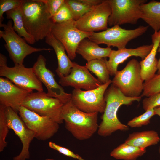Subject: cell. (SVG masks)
Returning a JSON list of instances; mask_svg holds the SVG:
<instances>
[{
    "mask_svg": "<svg viewBox=\"0 0 160 160\" xmlns=\"http://www.w3.org/2000/svg\"><path fill=\"white\" fill-rule=\"evenodd\" d=\"M106 105L102 116V121L97 131L99 135L107 137L117 130L128 131L129 127L122 124L117 117V113L122 105H130L135 101L139 102L142 97H129L125 96L119 89L112 84L104 95Z\"/></svg>",
    "mask_w": 160,
    "mask_h": 160,
    "instance_id": "cell-1",
    "label": "cell"
},
{
    "mask_svg": "<svg viewBox=\"0 0 160 160\" xmlns=\"http://www.w3.org/2000/svg\"><path fill=\"white\" fill-rule=\"evenodd\" d=\"M21 8L25 28L36 41L51 33L54 23L43 0H22Z\"/></svg>",
    "mask_w": 160,
    "mask_h": 160,
    "instance_id": "cell-2",
    "label": "cell"
},
{
    "mask_svg": "<svg viewBox=\"0 0 160 160\" xmlns=\"http://www.w3.org/2000/svg\"><path fill=\"white\" fill-rule=\"evenodd\" d=\"M98 113L83 112L77 108L71 100L63 104L61 117L67 130L76 139L83 140L90 138L97 131Z\"/></svg>",
    "mask_w": 160,
    "mask_h": 160,
    "instance_id": "cell-3",
    "label": "cell"
},
{
    "mask_svg": "<svg viewBox=\"0 0 160 160\" xmlns=\"http://www.w3.org/2000/svg\"><path fill=\"white\" fill-rule=\"evenodd\" d=\"M13 24L11 20L7 24L3 23L0 25L4 30H0V37L5 41L4 47L15 65L23 64L26 57L33 53L52 50L49 48H37L30 45L14 31Z\"/></svg>",
    "mask_w": 160,
    "mask_h": 160,
    "instance_id": "cell-4",
    "label": "cell"
},
{
    "mask_svg": "<svg viewBox=\"0 0 160 160\" xmlns=\"http://www.w3.org/2000/svg\"><path fill=\"white\" fill-rule=\"evenodd\" d=\"M143 81L140 63L132 59L123 69L118 71L112 80V84L118 87L125 96L137 97L140 96L143 92Z\"/></svg>",
    "mask_w": 160,
    "mask_h": 160,
    "instance_id": "cell-5",
    "label": "cell"
},
{
    "mask_svg": "<svg viewBox=\"0 0 160 160\" xmlns=\"http://www.w3.org/2000/svg\"><path fill=\"white\" fill-rule=\"evenodd\" d=\"M0 76L6 77L13 84L31 92L33 90L43 92L42 84L35 74L33 67L26 68L24 65L9 67L6 57L0 54Z\"/></svg>",
    "mask_w": 160,
    "mask_h": 160,
    "instance_id": "cell-6",
    "label": "cell"
},
{
    "mask_svg": "<svg viewBox=\"0 0 160 160\" xmlns=\"http://www.w3.org/2000/svg\"><path fill=\"white\" fill-rule=\"evenodd\" d=\"M148 26H140L134 29H126L115 25L99 32H92L88 38L97 44H104L108 47H116L118 49L126 48L131 40L144 33Z\"/></svg>",
    "mask_w": 160,
    "mask_h": 160,
    "instance_id": "cell-7",
    "label": "cell"
},
{
    "mask_svg": "<svg viewBox=\"0 0 160 160\" xmlns=\"http://www.w3.org/2000/svg\"><path fill=\"white\" fill-rule=\"evenodd\" d=\"M63 103L43 92L30 93L22 106L43 116L49 117L59 124L63 123L61 113Z\"/></svg>",
    "mask_w": 160,
    "mask_h": 160,
    "instance_id": "cell-8",
    "label": "cell"
},
{
    "mask_svg": "<svg viewBox=\"0 0 160 160\" xmlns=\"http://www.w3.org/2000/svg\"><path fill=\"white\" fill-rule=\"evenodd\" d=\"M111 83V80L108 83L91 90L74 89L71 93V100L77 108L84 112L103 113L106 105L105 94Z\"/></svg>",
    "mask_w": 160,
    "mask_h": 160,
    "instance_id": "cell-9",
    "label": "cell"
},
{
    "mask_svg": "<svg viewBox=\"0 0 160 160\" xmlns=\"http://www.w3.org/2000/svg\"><path fill=\"white\" fill-rule=\"evenodd\" d=\"M51 33L63 45L71 60L76 57V50L81 42L88 38L92 33L78 29L74 20L54 23Z\"/></svg>",
    "mask_w": 160,
    "mask_h": 160,
    "instance_id": "cell-10",
    "label": "cell"
},
{
    "mask_svg": "<svg viewBox=\"0 0 160 160\" xmlns=\"http://www.w3.org/2000/svg\"><path fill=\"white\" fill-rule=\"evenodd\" d=\"M111 13L108 20L110 26L125 24H135L141 18L140 5L146 0H108Z\"/></svg>",
    "mask_w": 160,
    "mask_h": 160,
    "instance_id": "cell-11",
    "label": "cell"
},
{
    "mask_svg": "<svg viewBox=\"0 0 160 160\" xmlns=\"http://www.w3.org/2000/svg\"><path fill=\"white\" fill-rule=\"evenodd\" d=\"M18 113L27 127L34 132L35 138L38 140H46L58 130L59 124L49 117L41 116L23 106L20 107Z\"/></svg>",
    "mask_w": 160,
    "mask_h": 160,
    "instance_id": "cell-12",
    "label": "cell"
},
{
    "mask_svg": "<svg viewBox=\"0 0 160 160\" xmlns=\"http://www.w3.org/2000/svg\"><path fill=\"white\" fill-rule=\"evenodd\" d=\"M111 13L108 0H103L75 21L76 26L80 30L88 32L105 30L108 28V20Z\"/></svg>",
    "mask_w": 160,
    "mask_h": 160,
    "instance_id": "cell-13",
    "label": "cell"
},
{
    "mask_svg": "<svg viewBox=\"0 0 160 160\" xmlns=\"http://www.w3.org/2000/svg\"><path fill=\"white\" fill-rule=\"evenodd\" d=\"M46 59L42 55H39L32 67L37 78L46 87L47 94L57 99L63 104L71 100V94L65 92L55 81V74L46 67Z\"/></svg>",
    "mask_w": 160,
    "mask_h": 160,
    "instance_id": "cell-14",
    "label": "cell"
},
{
    "mask_svg": "<svg viewBox=\"0 0 160 160\" xmlns=\"http://www.w3.org/2000/svg\"><path fill=\"white\" fill-rule=\"evenodd\" d=\"M5 113L9 129L13 130L19 137L22 148L20 154L13 158V160H25L30 157L29 151L31 142L35 138L34 132L26 125L17 112L10 107H6Z\"/></svg>",
    "mask_w": 160,
    "mask_h": 160,
    "instance_id": "cell-15",
    "label": "cell"
},
{
    "mask_svg": "<svg viewBox=\"0 0 160 160\" xmlns=\"http://www.w3.org/2000/svg\"><path fill=\"white\" fill-rule=\"evenodd\" d=\"M60 78L59 83L62 86H71L74 89L91 90L103 84L91 74L85 66L75 62L69 74Z\"/></svg>",
    "mask_w": 160,
    "mask_h": 160,
    "instance_id": "cell-16",
    "label": "cell"
},
{
    "mask_svg": "<svg viewBox=\"0 0 160 160\" xmlns=\"http://www.w3.org/2000/svg\"><path fill=\"white\" fill-rule=\"evenodd\" d=\"M31 92L15 85L7 79L0 78V105L18 113L20 107Z\"/></svg>",
    "mask_w": 160,
    "mask_h": 160,
    "instance_id": "cell-17",
    "label": "cell"
},
{
    "mask_svg": "<svg viewBox=\"0 0 160 160\" xmlns=\"http://www.w3.org/2000/svg\"><path fill=\"white\" fill-rule=\"evenodd\" d=\"M153 45L152 43L134 49L126 48L116 50H112L108 60H106V61L110 75L114 76L118 71L119 65L130 57H139L142 60L144 59L151 51Z\"/></svg>",
    "mask_w": 160,
    "mask_h": 160,
    "instance_id": "cell-18",
    "label": "cell"
},
{
    "mask_svg": "<svg viewBox=\"0 0 160 160\" xmlns=\"http://www.w3.org/2000/svg\"><path fill=\"white\" fill-rule=\"evenodd\" d=\"M151 39L153 45L151 51L144 59L139 62L141 77L145 81L151 79L158 70V60L156 56L160 44V30L154 32L151 35Z\"/></svg>",
    "mask_w": 160,
    "mask_h": 160,
    "instance_id": "cell-19",
    "label": "cell"
},
{
    "mask_svg": "<svg viewBox=\"0 0 160 160\" xmlns=\"http://www.w3.org/2000/svg\"><path fill=\"white\" fill-rule=\"evenodd\" d=\"M46 43L52 47L56 55L58 67L55 70L59 78L68 75L73 67L72 62L65 52V49L61 42L56 39L52 33L45 38Z\"/></svg>",
    "mask_w": 160,
    "mask_h": 160,
    "instance_id": "cell-20",
    "label": "cell"
},
{
    "mask_svg": "<svg viewBox=\"0 0 160 160\" xmlns=\"http://www.w3.org/2000/svg\"><path fill=\"white\" fill-rule=\"evenodd\" d=\"M112 50L110 47H100L97 43L85 39L79 44L76 53L88 62L109 57Z\"/></svg>",
    "mask_w": 160,
    "mask_h": 160,
    "instance_id": "cell-21",
    "label": "cell"
},
{
    "mask_svg": "<svg viewBox=\"0 0 160 160\" xmlns=\"http://www.w3.org/2000/svg\"><path fill=\"white\" fill-rule=\"evenodd\" d=\"M160 141L157 132L154 130L134 132L129 134L124 143L140 148L157 145Z\"/></svg>",
    "mask_w": 160,
    "mask_h": 160,
    "instance_id": "cell-22",
    "label": "cell"
},
{
    "mask_svg": "<svg viewBox=\"0 0 160 160\" xmlns=\"http://www.w3.org/2000/svg\"><path fill=\"white\" fill-rule=\"evenodd\" d=\"M141 18L153 30H160V2L153 0L140 6Z\"/></svg>",
    "mask_w": 160,
    "mask_h": 160,
    "instance_id": "cell-23",
    "label": "cell"
},
{
    "mask_svg": "<svg viewBox=\"0 0 160 160\" xmlns=\"http://www.w3.org/2000/svg\"><path fill=\"white\" fill-rule=\"evenodd\" d=\"M21 6L6 12V17L8 19L12 20L13 28L20 36L23 37L28 43L33 44L36 41L25 28L23 21Z\"/></svg>",
    "mask_w": 160,
    "mask_h": 160,
    "instance_id": "cell-24",
    "label": "cell"
},
{
    "mask_svg": "<svg viewBox=\"0 0 160 160\" xmlns=\"http://www.w3.org/2000/svg\"><path fill=\"white\" fill-rule=\"evenodd\" d=\"M145 148H140L124 143L114 148L110 153L111 156L117 159L136 160L146 152Z\"/></svg>",
    "mask_w": 160,
    "mask_h": 160,
    "instance_id": "cell-25",
    "label": "cell"
},
{
    "mask_svg": "<svg viewBox=\"0 0 160 160\" xmlns=\"http://www.w3.org/2000/svg\"><path fill=\"white\" fill-rule=\"evenodd\" d=\"M75 21L81 18L93 6L99 3L98 0H65Z\"/></svg>",
    "mask_w": 160,
    "mask_h": 160,
    "instance_id": "cell-26",
    "label": "cell"
},
{
    "mask_svg": "<svg viewBox=\"0 0 160 160\" xmlns=\"http://www.w3.org/2000/svg\"><path fill=\"white\" fill-rule=\"evenodd\" d=\"M106 59H95L87 62L85 66L93 73L103 84L108 83L111 79L106 64Z\"/></svg>",
    "mask_w": 160,
    "mask_h": 160,
    "instance_id": "cell-27",
    "label": "cell"
},
{
    "mask_svg": "<svg viewBox=\"0 0 160 160\" xmlns=\"http://www.w3.org/2000/svg\"><path fill=\"white\" fill-rule=\"evenodd\" d=\"M160 92V73L155 74L151 79L145 81L141 97H149Z\"/></svg>",
    "mask_w": 160,
    "mask_h": 160,
    "instance_id": "cell-28",
    "label": "cell"
},
{
    "mask_svg": "<svg viewBox=\"0 0 160 160\" xmlns=\"http://www.w3.org/2000/svg\"><path fill=\"white\" fill-rule=\"evenodd\" d=\"M6 107L0 105V152L2 151L7 143L6 138L9 129L6 119L5 109Z\"/></svg>",
    "mask_w": 160,
    "mask_h": 160,
    "instance_id": "cell-29",
    "label": "cell"
},
{
    "mask_svg": "<svg viewBox=\"0 0 160 160\" xmlns=\"http://www.w3.org/2000/svg\"><path fill=\"white\" fill-rule=\"evenodd\" d=\"M155 115L154 109H150L129 121L127 125L131 128H136L147 125L150 123L151 118Z\"/></svg>",
    "mask_w": 160,
    "mask_h": 160,
    "instance_id": "cell-30",
    "label": "cell"
},
{
    "mask_svg": "<svg viewBox=\"0 0 160 160\" xmlns=\"http://www.w3.org/2000/svg\"><path fill=\"white\" fill-rule=\"evenodd\" d=\"M54 23H60L73 20L71 12L65 2L52 17Z\"/></svg>",
    "mask_w": 160,
    "mask_h": 160,
    "instance_id": "cell-31",
    "label": "cell"
},
{
    "mask_svg": "<svg viewBox=\"0 0 160 160\" xmlns=\"http://www.w3.org/2000/svg\"><path fill=\"white\" fill-rule=\"evenodd\" d=\"M22 0H0V25L4 20L3 14L5 12L22 5Z\"/></svg>",
    "mask_w": 160,
    "mask_h": 160,
    "instance_id": "cell-32",
    "label": "cell"
},
{
    "mask_svg": "<svg viewBox=\"0 0 160 160\" xmlns=\"http://www.w3.org/2000/svg\"><path fill=\"white\" fill-rule=\"evenodd\" d=\"M143 109L146 111L160 106V92L149 97L142 101Z\"/></svg>",
    "mask_w": 160,
    "mask_h": 160,
    "instance_id": "cell-33",
    "label": "cell"
},
{
    "mask_svg": "<svg viewBox=\"0 0 160 160\" xmlns=\"http://www.w3.org/2000/svg\"><path fill=\"white\" fill-rule=\"evenodd\" d=\"M49 146L51 148L57 151L60 153L66 156L79 160L83 159L79 155L74 153L68 148L59 145L52 142L50 141L49 143Z\"/></svg>",
    "mask_w": 160,
    "mask_h": 160,
    "instance_id": "cell-34",
    "label": "cell"
},
{
    "mask_svg": "<svg viewBox=\"0 0 160 160\" xmlns=\"http://www.w3.org/2000/svg\"><path fill=\"white\" fill-rule=\"evenodd\" d=\"M52 17L65 2V0H43Z\"/></svg>",
    "mask_w": 160,
    "mask_h": 160,
    "instance_id": "cell-35",
    "label": "cell"
},
{
    "mask_svg": "<svg viewBox=\"0 0 160 160\" xmlns=\"http://www.w3.org/2000/svg\"><path fill=\"white\" fill-rule=\"evenodd\" d=\"M157 52H160V44L159 46ZM159 73H160V57L158 61V70L157 74Z\"/></svg>",
    "mask_w": 160,
    "mask_h": 160,
    "instance_id": "cell-36",
    "label": "cell"
},
{
    "mask_svg": "<svg viewBox=\"0 0 160 160\" xmlns=\"http://www.w3.org/2000/svg\"><path fill=\"white\" fill-rule=\"evenodd\" d=\"M154 109L155 115H157L160 117V106Z\"/></svg>",
    "mask_w": 160,
    "mask_h": 160,
    "instance_id": "cell-37",
    "label": "cell"
},
{
    "mask_svg": "<svg viewBox=\"0 0 160 160\" xmlns=\"http://www.w3.org/2000/svg\"><path fill=\"white\" fill-rule=\"evenodd\" d=\"M45 160H55L52 159H46Z\"/></svg>",
    "mask_w": 160,
    "mask_h": 160,
    "instance_id": "cell-38",
    "label": "cell"
},
{
    "mask_svg": "<svg viewBox=\"0 0 160 160\" xmlns=\"http://www.w3.org/2000/svg\"><path fill=\"white\" fill-rule=\"evenodd\" d=\"M158 151H159V155L160 156V147L158 149Z\"/></svg>",
    "mask_w": 160,
    "mask_h": 160,
    "instance_id": "cell-39",
    "label": "cell"
},
{
    "mask_svg": "<svg viewBox=\"0 0 160 160\" xmlns=\"http://www.w3.org/2000/svg\"><path fill=\"white\" fill-rule=\"evenodd\" d=\"M82 160H85V159H82Z\"/></svg>",
    "mask_w": 160,
    "mask_h": 160,
    "instance_id": "cell-40",
    "label": "cell"
}]
</instances>
